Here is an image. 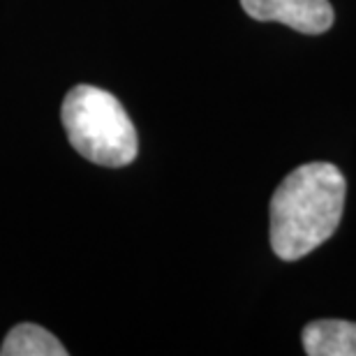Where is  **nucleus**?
<instances>
[{
    "label": "nucleus",
    "mask_w": 356,
    "mask_h": 356,
    "mask_svg": "<svg viewBox=\"0 0 356 356\" xmlns=\"http://www.w3.org/2000/svg\"><path fill=\"white\" fill-rule=\"evenodd\" d=\"M347 183L331 162L296 167L270 199V248L280 259L296 261L317 250L338 229Z\"/></svg>",
    "instance_id": "obj_1"
},
{
    "label": "nucleus",
    "mask_w": 356,
    "mask_h": 356,
    "mask_svg": "<svg viewBox=\"0 0 356 356\" xmlns=\"http://www.w3.org/2000/svg\"><path fill=\"white\" fill-rule=\"evenodd\" d=\"M60 118L70 144L95 165L125 167L137 158V130L111 92L88 83L74 86L63 99Z\"/></svg>",
    "instance_id": "obj_2"
},
{
    "label": "nucleus",
    "mask_w": 356,
    "mask_h": 356,
    "mask_svg": "<svg viewBox=\"0 0 356 356\" xmlns=\"http://www.w3.org/2000/svg\"><path fill=\"white\" fill-rule=\"evenodd\" d=\"M248 17L257 21H277L303 35H322L333 26L329 0H241Z\"/></svg>",
    "instance_id": "obj_3"
},
{
    "label": "nucleus",
    "mask_w": 356,
    "mask_h": 356,
    "mask_svg": "<svg viewBox=\"0 0 356 356\" xmlns=\"http://www.w3.org/2000/svg\"><path fill=\"white\" fill-rule=\"evenodd\" d=\"M301 338L310 356H356V322L317 319L305 324Z\"/></svg>",
    "instance_id": "obj_4"
},
{
    "label": "nucleus",
    "mask_w": 356,
    "mask_h": 356,
    "mask_svg": "<svg viewBox=\"0 0 356 356\" xmlns=\"http://www.w3.org/2000/svg\"><path fill=\"white\" fill-rule=\"evenodd\" d=\"M3 356H65L67 350L54 333L38 324H19L7 333L0 347Z\"/></svg>",
    "instance_id": "obj_5"
}]
</instances>
